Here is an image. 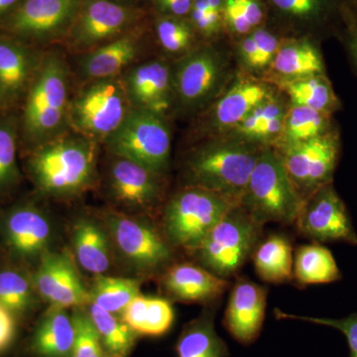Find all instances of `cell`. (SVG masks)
<instances>
[{
    "label": "cell",
    "instance_id": "6da1fadb",
    "mask_svg": "<svg viewBox=\"0 0 357 357\" xmlns=\"http://www.w3.org/2000/svg\"><path fill=\"white\" fill-rule=\"evenodd\" d=\"M64 49L44 51L20 115V142L39 146L70 130L69 109L74 77Z\"/></svg>",
    "mask_w": 357,
    "mask_h": 357
},
{
    "label": "cell",
    "instance_id": "7a4b0ae2",
    "mask_svg": "<svg viewBox=\"0 0 357 357\" xmlns=\"http://www.w3.org/2000/svg\"><path fill=\"white\" fill-rule=\"evenodd\" d=\"M100 146L69 130L29 149L27 170L40 194L54 199H72L95 185Z\"/></svg>",
    "mask_w": 357,
    "mask_h": 357
},
{
    "label": "cell",
    "instance_id": "3957f363",
    "mask_svg": "<svg viewBox=\"0 0 357 357\" xmlns=\"http://www.w3.org/2000/svg\"><path fill=\"white\" fill-rule=\"evenodd\" d=\"M264 149L230 135L199 141L183 162V185L218 192L239 204Z\"/></svg>",
    "mask_w": 357,
    "mask_h": 357
},
{
    "label": "cell",
    "instance_id": "277c9868",
    "mask_svg": "<svg viewBox=\"0 0 357 357\" xmlns=\"http://www.w3.org/2000/svg\"><path fill=\"white\" fill-rule=\"evenodd\" d=\"M174 115L191 117L203 112L234 79L237 68L231 42H203L172 62Z\"/></svg>",
    "mask_w": 357,
    "mask_h": 357
},
{
    "label": "cell",
    "instance_id": "5b68a950",
    "mask_svg": "<svg viewBox=\"0 0 357 357\" xmlns=\"http://www.w3.org/2000/svg\"><path fill=\"white\" fill-rule=\"evenodd\" d=\"M100 218L107 230L116 260L140 278L161 276L175 263V249L152 218L114 208L103 211Z\"/></svg>",
    "mask_w": 357,
    "mask_h": 357
},
{
    "label": "cell",
    "instance_id": "8992f818",
    "mask_svg": "<svg viewBox=\"0 0 357 357\" xmlns=\"http://www.w3.org/2000/svg\"><path fill=\"white\" fill-rule=\"evenodd\" d=\"M236 203L218 192L183 185L167 198L161 229L174 249L192 255L199 244Z\"/></svg>",
    "mask_w": 357,
    "mask_h": 357
},
{
    "label": "cell",
    "instance_id": "52a82bcc",
    "mask_svg": "<svg viewBox=\"0 0 357 357\" xmlns=\"http://www.w3.org/2000/svg\"><path fill=\"white\" fill-rule=\"evenodd\" d=\"M304 203L273 148H265L241 197L239 206L255 222L293 225Z\"/></svg>",
    "mask_w": 357,
    "mask_h": 357
},
{
    "label": "cell",
    "instance_id": "ba28073f",
    "mask_svg": "<svg viewBox=\"0 0 357 357\" xmlns=\"http://www.w3.org/2000/svg\"><path fill=\"white\" fill-rule=\"evenodd\" d=\"M131 109L121 76L79 84L70 98V130L103 145Z\"/></svg>",
    "mask_w": 357,
    "mask_h": 357
},
{
    "label": "cell",
    "instance_id": "9c48e42d",
    "mask_svg": "<svg viewBox=\"0 0 357 357\" xmlns=\"http://www.w3.org/2000/svg\"><path fill=\"white\" fill-rule=\"evenodd\" d=\"M262 229L237 204L208 232L192 256L211 273L229 280L252 257Z\"/></svg>",
    "mask_w": 357,
    "mask_h": 357
},
{
    "label": "cell",
    "instance_id": "30bf717a",
    "mask_svg": "<svg viewBox=\"0 0 357 357\" xmlns=\"http://www.w3.org/2000/svg\"><path fill=\"white\" fill-rule=\"evenodd\" d=\"M102 187L112 208L137 217L153 220L167 199L166 175L109 153Z\"/></svg>",
    "mask_w": 357,
    "mask_h": 357
},
{
    "label": "cell",
    "instance_id": "8fae6325",
    "mask_svg": "<svg viewBox=\"0 0 357 357\" xmlns=\"http://www.w3.org/2000/svg\"><path fill=\"white\" fill-rule=\"evenodd\" d=\"M81 3L82 0H21L0 21V34L36 50L60 46Z\"/></svg>",
    "mask_w": 357,
    "mask_h": 357
},
{
    "label": "cell",
    "instance_id": "7c38bea8",
    "mask_svg": "<svg viewBox=\"0 0 357 357\" xmlns=\"http://www.w3.org/2000/svg\"><path fill=\"white\" fill-rule=\"evenodd\" d=\"M171 134L168 119L146 110L131 109L103 147L109 154L167 175L172 151Z\"/></svg>",
    "mask_w": 357,
    "mask_h": 357
},
{
    "label": "cell",
    "instance_id": "4fadbf2b",
    "mask_svg": "<svg viewBox=\"0 0 357 357\" xmlns=\"http://www.w3.org/2000/svg\"><path fill=\"white\" fill-rule=\"evenodd\" d=\"M148 6H126L110 0H82L61 48L70 55L84 53L121 37L149 20Z\"/></svg>",
    "mask_w": 357,
    "mask_h": 357
},
{
    "label": "cell",
    "instance_id": "5bb4252c",
    "mask_svg": "<svg viewBox=\"0 0 357 357\" xmlns=\"http://www.w3.org/2000/svg\"><path fill=\"white\" fill-rule=\"evenodd\" d=\"M276 86L238 70L222 95L194 117L192 136L196 142L231 132L255 107L270 98Z\"/></svg>",
    "mask_w": 357,
    "mask_h": 357
},
{
    "label": "cell",
    "instance_id": "9a60e30c",
    "mask_svg": "<svg viewBox=\"0 0 357 357\" xmlns=\"http://www.w3.org/2000/svg\"><path fill=\"white\" fill-rule=\"evenodd\" d=\"M53 241L51 218L36 204L22 202L0 215V248L8 261L33 271Z\"/></svg>",
    "mask_w": 357,
    "mask_h": 357
},
{
    "label": "cell",
    "instance_id": "2e32d148",
    "mask_svg": "<svg viewBox=\"0 0 357 357\" xmlns=\"http://www.w3.org/2000/svg\"><path fill=\"white\" fill-rule=\"evenodd\" d=\"M156 48L151 30V16L142 24L93 50L77 54L70 66L75 86L121 77L148 57ZM70 63V62H69Z\"/></svg>",
    "mask_w": 357,
    "mask_h": 357
},
{
    "label": "cell",
    "instance_id": "e0dca14e",
    "mask_svg": "<svg viewBox=\"0 0 357 357\" xmlns=\"http://www.w3.org/2000/svg\"><path fill=\"white\" fill-rule=\"evenodd\" d=\"M274 150L294 187L305 201L324 185L333 182L342 143L340 132L335 128L319 137Z\"/></svg>",
    "mask_w": 357,
    "mask_h": 357
},
{
    "label": "cell",
    "instance_id": "ac0fdd59",
    "mask_svg": "<svg viewBox=\"0 0 357 357\" xmlns=\"http://www.w3.org/2000/svg\"><path fill=\"white\" fill-rule=\"evenodd\" d=\"M267 25L284 37H309L319 41L337 18L352 20L344 0H265Z\"/></svg>",
    "mask_w": 357,
    "mask_h": 357
},
{
    "label": "cell",
    "instance_id": "d6986e66",
    "mask_svg": "<svg viewBox=\"0 0 357 357\" xmlns=\"http://www.w3.org/2000/svg\"><path fill=\"white\" fill-rule=\"evenodd\" d=\"M295 225L300 234L312 243L357 245V232L351 215L333 183L305 199Z\"/></svg>",
    "mask_w": 357,
    "mask_h": 357
},
{
    "label": "cell",
    "instance_id": "ffe728a7",
    "mask_svg": "<svg viewBox=\"0 0 357 357\" xmlns=\"http://www.w3.org/2000/svg\"><path fill=\"white\" fill-rule=\"evenodd\" d=\"M32 276L42 302L48 306L72 310L91 303L89 288L70 251H49L34 268Z\"/></svg>",
    "mask_w": 357,
    "mask_h": 357
},
{
    "label": "cell",
    "instance_id": "44dd1931",
    "mask_svg": "<svg viewBox=\"0 0 357 357\" xmlns=\"http://www.w3.org/2000/svg\"><path fill=\"white\" fill-rule=\"evenodd\" d=\"M131 107L170 119L174 115L172 61L158 56L141 61L121 76Z\"/></svg>",
    "mask_w": 357,
    "mask_h": 357
},
{
    "label": "cell",
    "instance_id": "7402d4cb",
    "mask_svg": "<svg viewBox=\"0 0 357 357\" xmlns=\"http://www.w3.org/2000/svg\"><path fill=\"white\" fill-rule=\"evenodd\" d=\"M44 51L0 34V100L7 112H15L22 105Z\"/></svg>",
    "mask_w": 357,
    "mask_h": 357
},
{
    "label": "cell",
    "instance_id": "603a6c76",
    "mask_svg": "<svg viewBox=\"0 0 357 357\" xmlns=\"http://www.w3.org/2000/svg\"><path fill=\"white\" fill-rule=\"evenodd\" d=\"M268 291L249 279L239 278L232 286L223 325L239 344H253L264 323Z\"/></svg>",
    "mask_w": 357,
    "mask_h": 357
},
{
    "label": "cell",
    "instance_id": "cb8c5ba5",
    "mask_svg": "<svg viewBox=\"0 0 357 357\" xmlns=\"http://www.w3.org/2000/svg\"><path fill=\"white\" fill-rule=\"evenodd\" d=\"M160 278L164 294L177 302L213 304L230 286L227 279L194 263H174Z\"/></svg>",
    "mask_w": 357,
    "mask_h": 357
},
{
    "label": "cell",
    "instance_id": "d4e9b609",
    "mask_svg": "<svg viewBox=\"0 0 357 357\" xmlns=\"http://www.w3.org/2000/svg\"><path fill=\"white\" fill-rule=\"evenodd\" d=\"M326 74L319 41L309 37H286L261 79L274 86L303 77Z\"/></svg>",
    "mask_w": 357,
    "mask_h": 357
},
{
    "label": "cell",
    "instance_id": "484cf974",
    "mask_svg": "<svg viewBox=\"0 0 357 357\" xmlns=\"http://www.w3.org/2000/svg\"><path fill=\"white\" fill-rule=\"evenodd\" d=\"M70 246L77 267L93 277L109 275L116 261L109 234L100 218H77L70 229Z\"/></svg>",
    "mask_w": 357,
    "mask_h": 357
},
{
    "label": "cell",
    "instance_id": "4316f807",
    "mask_svg": "<svg viewBox=\"0 0 357 357\" xmlns=\"http://www.w3.org/2000/svg\"><path fill=\"white\" fill-rule=\"evenodd\" d=\"M72 310L48 306L25 340V357H72L75 344Z\"/></svg>",
    "mask_w": 357,
    "mask_h": 357
},
{
    "label": "cell",
    "instance_id": "83f0119b",
    "mask_svg": "<svg viewBox=\"0 0 357 357\" xmlns=\"http://www.w3.org/2000/svg\"><path fill=\"white\" fill-rule=\"evenodd\" d=\"M290 107L280 89L255 107L231 132L225 134L262 148L274 147L283 130Z\"/></svg>",
    "mask_w": 357,
    "mask_h": 357
},
{
    "label": "cell",
    "instance_id": "f1b7e54d",
    "mask_svg": "<svg viewBox=\"0 0 357 357\" xmlns=\"http://www.w3.org/2000/svg\"><path fill=\"white\" fill-rule=\"evenodd\" d=\"M217 310L215 303L206 305L184 326L176 344L178 357H229L227 344L215 331Z\"/></svg>",
    "mask_w": 357,
    "mask_h": 357
},
{
    "label": "cell",
    "instance_id": "f546056e",
    "mask_svg": "<svg viewBox=\"0 0 357 357\" xmlns=\"http://www.w3.org/2000/svg\"><path fill=\"white\" fill-rule=\"evenodd\" d=\"M41 302L31 270L8 260L0 266V305L20 321L34 312Z\"/></svg>",
    "mask_w": 357,
    "mask_h": 357
},
{
    "label": "cell",
    "instance_id": "4dcf8cb0",
    "mask_svg": "<svg viewBox=\"0 0 357 357\" xmlns=\"http://www.w3.org/2000/svg\"><path fill=\"white\" fill-rule=\"evenodd\" d=\"M151 30L160 56L172 62L191 53L203 43L188 17L152 13Z\"/></svg>",
    "mask_w": 357,
    "mask_h": 357
},
{
    "label": "cell",
    "instance_id": "1f68e13d",
    "mask_svg": "<svg viewBox=\"0 0 357 357\" xmlns=\"http://www.w3.org/2000/svg\"><path fill=\"white\" fill-rule=\"evenodd\" d=\"M256 274L267 283L294 280V253L288 237L273 234L260 241L252 255Z\"/></svg>",
    "mask_w": 357,
    "mask_h": 357
},
{
    "label": "cell",
    "instance_id": "d6a6232c",
    "mask_svg": "<svg viewBox=\"0 0 357 357\" xmlns=\"http://www.w3.org/2000/svg\"><path fill=\"white\" fill-rule=\"evenodd\" d=\"M293 272L294 279L300 286L333 283L342 279L332 251L317 243L297 248Z\"/></svg>",
    "mask_w": 357,
    "mask_h": 357
},
{
    "label": "cell",
    "instance_id": "836d02e7",
    "mask_svg": "<svg viewBox=\"0 0 357 357\" xmlns=\"http://www.w3.org/2000/svg\"><path fill=\"white\" fill-rule=\"evenodd\" d=\"M292 105L335 114L342 107L326 74L314 75L277 86Z\"/></svg>",
    "mask_w": 357,
    "mask_h": 357
},
{
    "label": "cell",
    "instance_id": "e575fe53",
    "mask_svg": "<svg viewBox=\"0 0 357 357\" xmlns=\"http://www.w3.org/2000/svg\"><path fill=\"white\" fill-rule=\"evenodd\" d=\"M333 116L328 112L290 105L280 137L272 148L280 149L330 132L335 128Z\"/></svg>",
    "mask_w": 357,
    "mask_h": 357
},
{
    "label": "cell",
    "instance_id": "d590c367",
    "mask_svg": "<svg viewBox=\"0 0 357 357\" xmlns=\"http://www.w3.org/2000/svg\"><path fill=\"white\" fill-rule=\"evenodd\" d=\"M20 142V115L15 112H0V199L20 184L22 176L17 160Z\"/></svg>",
    "mask_w": 357,
    "mask_h": 357
},
{
    "label": "cell",
    "instance_id": "8d00e7d4",
    "mask_svg": "<svg viewBox=\"0 0 357 357\" xmlns=\"http://www.w3.org/2000/svg\"><path fill=\"white\" fill-rule=\"evenodd\" d=\"M86 310L96 326L107 356L128 357L139 335L131 330L121 317L105 311L93 303H89Z\"/></svg>",
    "mask_w": 357,
    "mask_h": 357
},
{
    "label": "cell",
    "instance_id": "74e56055",
    "mask_svg": "<svg viewBox=\"0 0 357 357\" xmlns=\"http://www.w3.org/2000/svg\"><path fill=\"white\" fill-rule=\"evenodd\" d=\"M142 279L100 275L89 287L91 303L121 317L126 306L141 294Z\"/></svg>",
    "mask_w": 357,
    "mask_h": 357
},
{
    "label": "cell",
    "instance_id": "f35d334b",
    "mask_svg": "<svg viewBox=\"0 0 357 357\" xmlns=\"http://www.w3.org/2000/svg\"><path fill=\"white\" fill-rule=\"evenodd\" d=\"M268 7L265 0H223L222 20L225 36L237 41L257 28L267 24Z\"/></svg>",
    "mask_w": 357,
    "mask_h": 357
},
{
    "label": "cell",
    "instance_id": "ab89813d",
    "mask_svg": "<svg viewBox=\"0 0 357 357\" xmlns=\"http://www.w3.org/2000/svg\"><path fill=\"white\" fill-rule=\"evenodd\" d=\"M223 0H194L189 18L206 43L227 40L222 20Z\"/></svg>",
    "mask_w": 357,
    "mask_h": 357
},
{
    "label": "cell",
    "instance_id": "60d3db41",
    "mask_svg": "<svg viewBox=\"0 0 357 357\" xmlns=\"http://www.w3.org/2000/svg\"><path fill=\"white\" fill-rule=\"evenodd\" d=\"M72 316L76 333L72 357H109L86 307L72 309Z\"/></svg>",
    "mask_w": 357,
    "mask_h": 357
},
{
    "label": "cell",
    "instance_id": "b9f144b4",
    "mask_svg": "<svg viewBox=\"0 0 357 357\" xmlns=\"http://www.w3.org/2000/svg\"><path fill=\"white\" fill-rule=\"evenodd\" d=\"M175 314L170 301L162 297H149L142 314L141 335L160 337L170 330Z\"/></svg>",
    "mask_w": 357,
    "mask_h": 357
},
{
    "label": "cell",
    "instance_id": "7bdbcfd3",
    "mask_svg": "<svg viewBox=\"0 0 357 357\" xmlns=\"http://www.w3.org/2000/svg\"><path fill=\"white\" fill-rule=\"evenodd\" d=\"M274 314L278 319H296L307 321L314 325L328 326L335 328L347 338L349 349V357H357V312L342 319L314 318V317L298 316L289 314L279 309L274 310Z\"/></svg>",
    "mask_w": 357,
    "mask_h": 357
},
{
    "label": "cell",
    "instance_id": "ee69618b",
    "mask_svg": "<svg viewBox=\"0 0 357 357\" xmlns=\"http://www.w3.org/2000/svg\"><path fill=\"white\" fill-rule=\"evenodd\" d=\"M251 35L257 46L258 77L261 79L286 37L267 24L257 28Z\"/></svg>",
    "mask_w": 357,
    "mask_h": 357
},
{
    "label": "cell",
    "instance_id": "f6af8a7d",
    "mask_svg": "<svg viewBox=\"0 0 357 357\" xmlns=\"http://www.w3.org/2000/svg\"><path fill=\"white\" fill-rule=\"evenodd\" d=\"M17 317L0 305V354L10 349L18 332Z\"/></svg>",
    "mask_w": 357,
    "mask_h": 357
},
{
    "label": "cell",
    "instance_id": "bcb514c9",
    "mask_svg": "<svg viewBox=\"0 0 357 357\" xmlns=\"http://www.w3.org/2000/svg\"><path fill=\"white\" fill-rule=\"evenodd\" d=\"M194 0H150L149 7L152 13L163 15L188 17Z\"/></svg>",
    "mask_w": 357,
    "mask_h": 357
},
{
    "label": "cell",
    "instance_id": "7dc6e473",
    "mask_svg": "<svg viewBox=\"0 0 357 357\" xmlns=\"http://www.w3.org/2000/svg\"><path fill=\"white\" fill-rule=\"evenodd\" d=\"M345 45L354 69L357 70V20L352 18L345 30Z\"/></svg>",
    "mask_w": 357,
    "mask_h": 357
},
{
    "label": "cell",
    "instance_id": "c3c4849f",
    "mask_svg": "<svg viewBox=\"0 0 357 357\" xmlns=\"http://www.w3.org/2000/svg\"><path fill=\"white\" fill-rule=\"evenodd\" d=\"M20 2L21 0H0V21L13 13Z\"/></svg>",
    "mask_w": 357,
    "mask_h": 357
},
{
    "label": "cell",
    "instance_id": "681fc988",
    "mask_svg": "<svg viewBox=\"0 0 357 357\" xmlns=\"http://www.w3.org/2000/svg\"><path fill=\"white\" fill-rule=\"evenodd\" d=\"M110 1L126 6H146L141 0H110Z\"/></svg>",
    "mask_w": 357,
    "mask_h": 357
},
{
    "label": "cell",
    "instance_id": "f907efd6",
    "mask_svg": "<svg viewBox=\"0 0 357 357\" xmlns=\"http://www.w3.org/2000/svg\"><path fill=\"white\" fill-rule=\"evenodd\" d=\"M7 112L6 109V107H3V105H2L1 100H0V112Z\"/></svg>",
    "mask_w": 357,
    "mask_h": 357
},
{
    "label": "cell",
    "instance_id": "816d5d0a",
    "mask_svg": "<svg viewBox=\"0 0 357 357\" xmlns=\"http://www.w3.org/2000/svg\"><path fill=\"white\" fill-rule=\"evenodd\" d=\"M141 1H142L143 3L145 4V6H149V1H150V0H141Z\"/></svg>",
    "mask_w": 357,
    "mask_h": 357
},
{
    "label": "cell",
    "instance_id": "f5cc1de1",
    "mask_svg": "<svg viewBox=\"0 0 357 357\" xmlns=\"http://www.w3.org/2000/svg\"><path fill=\"white\" fill-rule=\"evenodd\" d=\"M352 3H354V6L357 7V0H351Z\"/></svg>",
    "mask_w": 357,
    "mask_h": 357
}]
</instances>
